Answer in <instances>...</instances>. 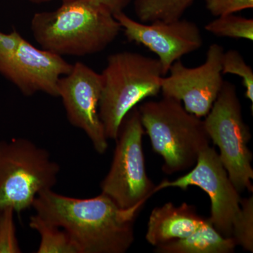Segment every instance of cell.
<instances>
[{
  "label": "cell",
  "mask_w": 253,
  "mask_h": 253,
  "mask_svg": "<svg viewBox=\"0 0 253 253\" xmlns=\"http://www.w3.org/2000/svg\"><path fill=\"white\" fill-rule=\"evenodd\" d=\"M144 205L124 209L103 193L78 199L49 189L37 196L33 208L64 229L80 253H125L135 239L134 224Z\"/></svg>",
  "instance_id": "cell-1"
},
{
  "label": "cell",
  "mask_w": 253,
  "mask_h": 253,
  "mask_svg": "<svg viewBox=\"0 0 253 253\" xmlns=\"http://www.w3.org/2000/svg\"><path fill=\"white\" fill-rule=\"evenodd\" d=\"M31 28L42 49L61 56L97 54L122 31L112 14L90 0L63 1L55 11L36 13Z\"/></svg>",
  "instance_id": "cell-2"
},
{
  "label": "cell",
  "mask_w": 253,
  "mask_h": 253,
  "mask_svg": "<svg viewBox=\"0 0 253 253\" xmlns=\"http://www.w3.org/2000/svg\"><path fill=\"white\" fill-rule=\"evenodd\" d=\"M154 152L163 158V172L173 174L195 166L211 139L201 118L188 112L181 101L163 96L138 107Z\"/></svg>",
  "instance_id": "cell-3"
},
{
  "label": "cell",
  "mask_w": 253,
  "mask_h": 253,
  "mask_svg": "<svg viewBox=\"0 0 253 253\" xmlns=\"http://www.w3.org/2000/svg\"><path fill=\"white\" fill-rule=\"evenodd\" d=\"M101 76L99 116L107 139L116 140L126 114L161 92L164 75L157 59L123 51L110 55Z\"/></svg>",
  "instance_id": "cell-4"
},
{
  "label": "cell",
  "mask_w": 253,
  "mask_h": 253,
  "mask_svg": "<svg viewBox=\"0 0 253 253\" xmlns=\"http://www.w3.org/2000/svg\"><path fill=\"white\" fill-rule=\"evenodd\" d=\"M60 170L49 151L29 139L0 141V214L33 208L38 195L56 185Z\"/></svg>",
  "instance_id": "cell-5"
},
{
  "label": "cell",
  "mask_w": 253,
  "mask_h": 253,
  "mask_svg": "<svg viewBox=\"0 0 253 253\" xmlns=\"http://www.w3.org/2000/svg\"><path fill=\"white\" fill-rule=\"evenodd\" d=\"M211 141L219 149V157L236 189L253 191L251 132L243 118L236 86L224 81L220 92L204 121Z\"/></svg>",
  "instance_id": "cell-6"
},
{
  "label": "cell",
  "mask_w": 253,
  "mask_h": 253,
  "mask_svg": "<svg viewBox=\"0 0 253 253\" xmlns=\"http://www.w3.org/2000/svg\"><path fill=\"white\" fill-rule=\"evenodd\" d=\"M144 133L139 109L134 108L123 121L111 168L100 185L101 193L124 209L146 204L156 194V185L146 170Z\"/></svg>",
  "instance_id": "cell-7"
},
{
  "label": "cell",
  "mask_w": 253,
  "mask_h": 253,
  "mask_svg": "<svg viewBox=\"0 0 253 253\" xmlns=\"http://www.w3.org/2000/svg\"><path fill=\"white\" fill-rule=\"evenodd\" d=\"M204 190L211 200L208 220L226 238H232L233 229L241 212L242 198L231 181L214 147H205L190 172L175 180L164 179L155 188V192L168 188L186 191L189 186Z\"/></svg>",
  "instance_id": "cell-8"
},
{
  "label": "cell",
  "mask_w": 253,
  "mask_h": 253,
  "mask_svg": "<svg viewBox=\"0 0 253 253\" xmlns=\"http://www.w3.org/2000/svg\"><path fill=\"white\" fill-rule=\"evenodd\" d=\"M224 52V47L214 43L208 48L204 63L197 67H187L181 60L173 63L161 79L163 96L179 100L188 112L206 117L224 83L221 71Z\"/></svg>",
  "instance_id": "cell-9"
},
{
  "label": "cell",
  "mask_w": 253,
  "mask_h": 253,
  "mask_svg": "<svg viewBox=\"0 0 253 253\" xmlns=\"http://www.w3.org/2000/svg\"><path fill=\"white\" fill-rule=\"evenodd\" d=\"M58 89L68 122L85 133L98 154H104L109 139L99 113L102 91L101 73L84 63H76L67 75L60 78Z\"/></svg>",
  "instance_id": "cell-10"
},
{
  "label": "cell",
  "mask_w": 253,
  "mask_h": 253,
  "mask_svg": "<svg viewBox=\"0 0 253 253\" xmlns=\"http://www.w3.org/2000/svg\"><path fill=\"white\" fill-rule=\"evenodd\" d=\"M72 67L63 56L38 49L23 37L14 51L0 50V74L26 96L43 92L59 97L60 78Z\"/></svg>",
  "instance_id": "cell-11"
},
{
  "label": "cell",
  "mask_w": 253,
  "mask_h": 253,
  "mask_svg": "<svg viewBox=\"0 0 253 253\" xmlns=\"http://www.w3.org/2000/svg\"><path fill=\"white\" fill-rule=\"evenodd\" d=\"M130 42L142 44L157 55L163 75L173 63L194 52L204 44L202 32L198 25L182 18L176 21L141 23L123 12L113 15Z\"/></svg>",
  "instance_id": "cell-12"
},
{
  "label": "cell",
  "mask_w": 253,
  "mask_h": 253,
  "mask_svg": "<svg viewBox=\"0 0 253 253\" xmlns=\"http://www.w3.org/2000/svg\"><path fill=\"white\" fill-rule=\"evenodd\" d=\"M207 217L200 215L193 205L176 206L168 202L153 209L147 224L146 240L157 247L187 237L204 224Z\"/></svg>",
  "instance_id": "cell-13"
},
{
  "label": "cell",
  "mask_w": 253,
  "mask_h": 253,
  "mask_svg": "<svg viewBox=\"0 0 253 253\" xmlns=\"http://www.w3.org/2000/svg\"><path fill=\"white\" fill-rule=\"evenodd\" d=\"M232 238L221 235L208 220L191 235L155 247L156 253H231L236 247Z\"/></svg>",
  "instance_id": "cell-14"
},
{
  "label": "cell",
  "mask_w": 253,
  "mask_h": 253,
  "mask_svg": "<svg viewBox=\"0 0 253 253\" xmlns=\"http://www.w3.org/2000/svg\"><path fill=\"white\" fill-rule=\"evenodd\" d=\"M29 226L41 237L37 253H80L64 229L51 224L39 214L36 213L30 217Z\"/></svg>",
  "instance_id": "cell-15"
},
{
  "label": "cell",
  "mask_w": 253,
  "mask_h": 253,
  "mask_svg": "<svg viewBox=\"0 0 253 253\" xmlns=\"http://www.w3.org/2000/svg\"><path fill=\"white\" fill-rule=\"evenodd\" d=\"M134 12L141 23L180 19L195 0H133Z\"/></svg>",
  "instance_id": "cell-16"
},
{
  "label": "cell",
  "mask_w": 253,
  "mask_h": 253,
  "mask_svg": "<svg viewBox=\"0 0 253 253\" xmlns=\"http://www.w3.org/2000/svg\"><path fill=\"white\" fill-rule=\"evenodd\" d=\"M205 29L221 38L253 41V19L234 14L217 16L205 26Z\"/></svg>",
  "instance_id": "cell-17"
},
{
  "label": "cell",
  "mask_w": 253,
  "mask_h": 253,
  "mask_svg": "<svg viewBox=\"0 0 253 253\" xmlns=\"http://www.w3.org/2000/svg\"><path fill=\"white\" fill-rule=\"evenodd\" d=\"M223 75L231 74L239 76L242 79L243 85L246 89L245 96L251 102V111L253 106V71L245 61L244 56L235 49L224 51L221 61Z\"/></svg>",
  "instance_id": "cell-18"
},
{
  "label": "cell",
  "mask_w": 253,
  "mask_h": 253,
  "mask_svg": "<svg viewBox=\"0 0 253 253\" xmlns=\"http://www.w3.org/2000/svg\"><path fill=\"white\" fill-rule=\"evenodd\" d=\"M241 212L233 229L236 246L253 253V196L241 199Z\"/></svg>",
  "instance_id": "cell-19"
},
{
  "label": "cell",
  "mask_w": 253,
  "mask_h": 253,
  "mask_svg": "<svg viewBox=\"0 0 253 253\" xmlns=\"http://www.w3.org/2000/svg\"><path fill=\"white\" fill-rule=\"evenodd\" d=\"M14 214L11 208L0 214V253L22 252L16 236Z\"/></svg>",
  "instance_id": "cell-20"
},
{
  "label": "cell",
  "mask_w": 253,
  "mask_h": 253,
  "mask_svg": "<svg viewBox=\"0 0 253 253\" xmlns=\"http://www.w3.org/2000/svg\"><path fill=\"white\" fill-rule=\"evenodd\" d=\"M206 7L212 16L217 17L253 9V0H206Z\"/></svg>",
  "instance_id": "cell-21"
},
{
  "label": "cell",
  "mask_w": 253,
  "mask_h": 253,
  "mask_svg": "<svg viewBox=\"0 0 253 253\" xmlns=\"http://www.w3.org/2000/svg\"><path fill=\"white\" fill-rule=\"evenodd\" d=\"M90 1L95 4L107 10L111 14L115 15L124 11L133 0H90Z\"/></svg>",
  "instance_id": "cell-22"
},
{
  "label": "cell",
  "mask_w": 253,
  "mask_h": 253,
  "mask_svg": "<svg viewBox=\"0 0 253 253\" xmlns=\"http://www.w3.org/2000/svg\"><path fill=\"white\" fill-rule=\"evenodd\" d=\"M22 36L16 30L9 34L0 32V50L6 52L14 51L16 49Z\"/></svg>",
  "instance_id": "cell-23"
},
{
  "label": "cell",
  "mask_w": 253,
  "mask_h": 253,
  "mask_svg": "<svg viewBox=\"0 0 253 253\" xmlns=\"http://www.w3.org/2000/svg\"><path fill=\"white\" fill-rule=\"evenodd\" d=\"M30 1L33 3H37V4H41V3L48 2L51 0H30Z\"/></svg>",
  "instance_id": "cell-24"
},
{
  "label": "cell",
  "mask_w": 253,
  "mask_h": 253,
  "mask_svg": "<svg viewBox=\"0 0 253 253\" xmlns=\"http://www.w3.org/2000/svg\"><path fill=\"white\" fill-rule=\"evenodd\" d=\"M71 1V0H62V1Z\"/></svg>",
  "instance_id": "cell-25"
}]
</instances>
